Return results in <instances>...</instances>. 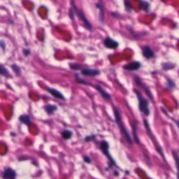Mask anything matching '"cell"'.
Returning a JSON list of instances; mask_svg holds the SVG:
<instances>
[{
  "instance_id": "1",
  "label": "cell",
  "mask_w": 179,
  "mask_h": 179,
  "mask_svg": "<svg viewBox=\"0 0 179 179\" xmlns=\"http://www.w3.org/2000/svg\"><path fill=\"white\" fill-rule=\"evenodd\" d=\"M113 112H114V116L116 118V122L118 125V127L120 129V131L122 134L123 135L124 137L125 138L126 141L128 142V144L130 145H132V137L130 136V134H129V132H127V129L124 127L123 122L122 120V117H121L120 113L119 110L118 109L117 107L114 106L113 107Z\"/></svg>"
},
{
  "instance_id": "2",
  "label": "cell",
  "mask_w": 179,
  "mask_h": 179,
  "mask_svg": "<svg viewBox=\"0 0 179 179\" xmlns=\"http://www.w3.org/2000/svg\"><path fill=\"white\" fill-rule=\"evenodd\" d=\"M134 92L138 100V108L140 111L144 113L146 116H148L150 114V109H149V102L147 99L144 97V96L141 94L138 90H134Z\"/></svg>"
},
{
  "instance_id": "3",
  "label": "cell",
  "mask_w": 179,
  "mask_h": 179,
  "mask_svg": "<svg viewBox=\"0 0 179 179\" xmlns=\"http://www.w3.org/2000/svg\"><path fill=\"white\" fill-rule=\"evenodd\" d=\"M71 4H72V7L74 8V11H76V13H77L78 15H79V16L80 17L81 19L82 20V21H83V23H84V25H85V27H87V29H90V30H91L92 27V25L90 24V22L88 21V19H87L86 18H85V15H84V13H83V12H82V11L79 10V9H78L76 7L75 4H74V1H71Z\"/></svg>"
},
{
  "instance_id": "4",
  "label": "cell",
  "mask_w": 179,
  "mask_h": 179,
  "mask_svg": "<svg viewBox=\"0 0 179 179\" xmlns=\"http://www.w3.org/2000/svg\"><path fill=\"white\" fill-rule=\"evenodd\" d=\"M99 148H100L101 150L103 152V153L104 154V155H105L106 156L108 159H109L110 162H111L113 164H116V163H115V161L113 160V159L112 158L111 156H110L109 152H108V148H109V145H108V142H107V141H102V142H101L100 146H99Z\"/></svg>"
},
{
  "instance_id": "5",
  "label": "cell",
  "mask_w": 179,
  "mask_h": 179,
  "mask_svg": "<svg viewBox=\"0 0 179 179\" xmlns=\"http://www.w3.org/2000/svg\"><path fill=\"white\" fill-rule=\"evenodd\" d=\"M104 45H105L106 47L108 48H111V49H115V48L118 47V43L115 40L112 39L111 38H106L104 41Z\"/></svg>"
},
{
  "instance_id": "6",
  "label": "cell",
  "mask_w": 179,
  "mask_h": 179,
  "mask_svg": "<svg viewBox=\"0 0 179 179\" xmlns=\"http://www.w3.org/2000/svg\"><path fill=\"white\" fill-rule=\"evenodd\" d=\"M143 55L146 58H152L155 56V53L149 46H144L143 47Z\"/></svg>"
},
{
  "instance_id": "7",
  "label": "cell",
  "mask_w": 179,
  "mask_h": 179,
  "mask_svg": "<svg viewBox=\"0 0 179 179\" xmlns=\"http://www.w3.org/2000/svg\"><path fill=\"white\" fill-rule=\"evenodd\" d=\"M82 74L85 76H95L100 74V71L94 69H83L81 70Z\"/></svg>"
},
{
  "instance_id": "8",
  "label": "cell",
  "mask_w": 179,
  "mask_h": 179,
  "mask_svg": "<svg viewBox=\"0 0 179 179\" xmlns=\"http://www.w3.org/2000/svg\"><path fill=\"white\" fill-rule=\"evenodd\" d=\"M141 67V64L138 62H134L132 63L128 64V65H124L123 67L124 69L127 70V71H136Z\"/></svg>"
},
{
  "instance_id": "9",
  "label": "cell",
  "mask_w": 179,
  "mask_h": 179,
  "mask_svg": "<svg viewBox=\"0 0 179 179\" xmlns=\"http://www.w3.org/2000/svg\"><path fill=\"white\" fill-rule=\"evenodd\" d=\"M94 88L98 90V92L100 93L101 95L102 96V97H103L104 99H105L106 100H110V98H111V96H110V94H108L106 91H105V90H104L103 88L100 86V85H94Z\"/></svg>"
},
{
  "instance_id": "10",
  "label": "cell",
  "mask_w": 179,
  "mask_h": 179,
  "mask_svg": "<svg viewBox=\"0 0 179 179\" xmlns=\"http://www.w3.org/2000/svg\"><path fill=\"white\" fill-rule=\"evenodd\" d=\"M4 179H15V172L11 169H7L3 174Z\"/></svg>"
},
{
  "instance_id": "11",
  "label": "cell",
  "mask_w": 179,
  "mask_h": 179,
  "mask_svg": "<svg viewBox=\"0 0 179 179\" xmlns=\"http://www.w3.org/2000/svg\"><path fill=\"white\" fill-rule=\"evenodd\" d=\"M132 132H133V136L134 139L136 141V144H140L139 138H138V131H137V126H136V122L134 121L132 122Z\"/></svg>"
},
{
  "instance_id": "12",
  "label": "cell",
  "mask_w": 179,
  "mask_h": 179,
  "mask_svg": "<svg viewBox=\"0 0 179 179\" xmlns=\"http://www.w3.org/2000/svg\"><path fill=\"white\" fill-rule=\"evenodd\" d=\"M173 157L176 163V166L177 169V179H179V155L178 152L173 151Z\"/></svg>"
},
{
  "instance_id": "13",
  "label": "cell",
  "mask_w": 179,
  "mask_h": 179,
  "mask_svg": "<svg viewBox=\"0 0 179 179\" xmlns=\"http://www.w3.org/2000/svg\"><path fill=\"white\" fill-rule=\"evenodd\" d=\"M48 91H49V92L51 93L53 96H55L56 98H58V99H65V98H64V96L62 95L61 93L58 91V90H57L55 89H53V88H49V89H48Z\"/></svg>"
},
{
  "instance_id": "14",
  "label": "cell",
  "mask_w": 179,
  "mask_h": 179,
  "mask_svg": "<svg viewBox=\"0 0 179 179\" xmlns=\"http://www.w3.org/2000/svg\"><path fill=\"white\" fill-rule=\"evenodd\" d=\"M20 120H21V122L26 124H29L31 123V119L29 116H25H25H21L20 117Z\"/></svg>"
},
{
  "instance_id": "15",
  "label": "cell",
  "mask_w": 179,
  "mask_h": 179,
  "mask_svg": "<svg viewBox=\"0 0 179 179\" xmlns=\"http://www.w3.org/2000/svg\"><path fill=\"white\" fill-rule=\"evenodd\" d=\"M72 134L73 133L71 131H69V130H65V131L62 132V136L64 139H69V138L71 137Z\"/></svg>"
},
{
  "instance_id": "16",
  "label": "cell",
  "mask_w": 179,
  "mask_h": 179,
  "mask_svg": "<svg viewBox=\"0 0 179 179\" xmlns=\"http://www.w3.org/2000/svg\"><path fill=\"white\" fill-rule=\"evenodd\" d=\"M45 109L47 111L48 113L49 114H52L55 110L57 109V107L54 105H47L45 106Z\"/></svg>"
},
{
  "instance_id": "17",
  "label": "cell",
  "mask_w": 179,
  "mask_h": 179,
  "mask_svg": "<svg viewBox=\"0 0 179 179\" xmlns=\"http://www.w3.org/2000/svg\"><path fill=\"white\" fill-rule=\"evenodd\" d=\"M141 7L143 10L147 11L149 7V4L147 2V1H141Z\"/></svg>"
},
{
  "instance_id": "18",
  "label": "cell",
  "mask_w": 179,
  "mask_h": 179,
  "mask_svg": "<svg viewBox=\"0 0 179 179\" xmlns=\"http://www.w3.org/2000/svg\"><path fill=\"white\" fill-rule=\"evenodd\" d=\"M8 74L7 69L3 65H0V75L7 76Z\"/></svg>"
},
{
  "instance_id": "19",
  "label": "cell",
  "mask_w": 179,
  "mask_h": 179,
  "mask_svg": "<svg viewBox=\"0 0 179 179\" xmlns=\"http://www.w3.org/2000/svg\"><path fill=\"white\" fill-rule=\"evenodd\" d=\"M12 68H13V71H15V74H20V73H21V69H20L19 67L17 66V65H12Z\"/></svg>"
},
{
  "instance_id": "20",
  "label": "cell",
  "mask_w": 179,
  "mask_h": 179,
  "mask_svg": "<svg viewBox=\"0 0 179 179\" xmlns=\"http://www.w3.org/2000/svg\"><path fill=\"white\" fill-rule=\"evenodd\" d=\"M70 67H71L72 69L77 70V69H80L81 66L79 65H78V64H72V65H70Z\"/></svg>"
},
{
  "instance_id": "21",
  "label": "cell",
  "mask_w": 179,
  "mask_h": 179,
  "mask_svg": "<svg viewBox=\"0 0 179 179\" xmlns=\"http://www.w3.org/2000/svg\"><path fill=\"white\" fill-rule=\"evenodd\" d=\"M167 86L169 87V88H172L175 86V84H174V82H173L172 80H168L167 81Z\"/></svg>"
},
{
  "instance_id": "22",
  "label": "cell",
  "mask_w": 179,
  "mask_h": 179,
  "mask_svg": "<svg viewBox=\"0 0 179 179\" xmlns=\"http://www.w3.org/2000/svg\"><path fill=\"white\" fill-rule=\"evenodd\" d=\"M76 81L79 83H81V84H85V85H89V83L88 82H86L85 81L83 80V79H76Z\"/></svg>"
},
{
  "instance_id": "23",
  "label": "cell",
  "mask_w": 179,
  "mask_h": 179,
  "mask_svg": "<svg viewBox=\"0 0 179 179\" xmlns=\"http://www.w3.org/2000/svg\"><path fill=\"white\" fill-rule=\"evenodd\" d=\"M83 160H84V162H85L88 163V164H90V163H91L92 160H91V159H90V157H88V156H85V157H84Z\"/></svg>"
},
{
  "instance_id": "24",
  "label": "cell",
  "mask_w": 179,
  "mask_h": 179,
  "mask_svg": "<svg viewBox=\"0 0 179 179\" xmlns=\"http://www.w3.org/2000/svg\"><path fill=\"white\" fill-rule=\"evenodd\" d=\"M23 53H24V55L25 56H28L30 54V51L28 49H24L23 50Z\"/></svg>"
},
{
  "instance_id": "25",
  "label": "cell",
  "mask_w": 179,
  "mask_h": 179,
  "mask_svg": "<svg viewBox=\"0 0 179 179\" xmlns=\"http://www.w3.org/2000/svg\"><path fill=\"white\" fill-rule=\"evenodd\" d=\"M0 46H1L3 49H4L5 48V43L3 41H0Z\"/></svg>"
},
{
  "instance_id": "26",
  "label": "cell",
  "mask_w": 179,
  "mask_h": 179,
  "mask_svg": "<svg viewBox=\"0 0 179 179\" xmlns=\"http://www.w3.org/2000/svg\"><path fill=\"white\" fill-rule=\"evenodd\" d=\"M173 120H174V122H176V124H177V126H178V129H179V121L178 120H175V119H173Z\"/></svg>"
},
{
  "instance_id": "27",
  "label": "cell",
  "mask_w": 179,
  "mask_h": 179,
  "mask_svg": "<svg viewBox=\"0 0 179 179\" xmlns=\"http://www.w3.org/2000/svg\"><path fill=\"white\" fill-rule=\"evenodd\" d=\"M94 137L93 136H87L86 138H85V141H89L90 139H91V138H93Z\"/></svg>"
}]
</instances>
